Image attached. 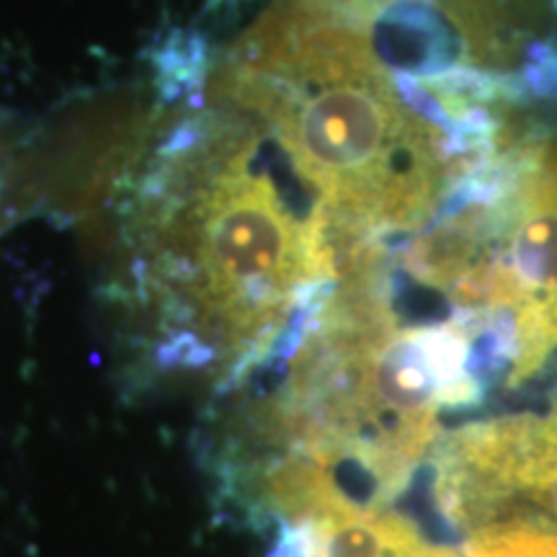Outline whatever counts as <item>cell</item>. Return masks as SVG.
Listing matches in <instances>:
<instances>
[{
    "mask_svg": "<svg viewBox=\"0 0 557 557\" xmlns=\"http://www.w3.org/2000/svg\"><path fill=\"white\" fill-rule=\"evenodd\" d=\"M282 557H457L382 508L331 500L284 524Z\"/></svg>",
    "mask_w": 557,
    "mask_h": 557,
    "instance_id": "cell-4",
    "label": "cell"
},
{
    "mask_svg": "<svg viewBox=\"0 0 557 557\" xmlns=\"http://www.w3.org/2000/svg\"><path fill=\"white\" fill-rule=\"evenodd\" d=\"M214 99L276 139L338 271L429 220L459 173L442 114L398 86L367 21L331 0H276L222 62Z\"/></svg>",
    "mask_w": 557,
    "mask_h": 557,
    "instance_id": "cell-2",
    "label": "cell"
},
{
    "mask_svg": "<svg viewBox=\"0 0 557 557\" xmlns=\"http://www.w3.org/2000/svg\"><path fill=\"white\" fill-rule=\"evenodd\" d=\"M374 3L382 5V3H385V0H374ZM459 3H465V0H447V11H449V9H457Z\"/></svg>",
    "mask_w": 557,
    "mask_h": 557,
    "instance_id": "cell-5",
    "label": "cell"
},
{
    "mask_svg": "<svg viewBox=\"0 0 557 557\" xmlns=\"http://www.w3.org/2000/svg\"><path fill=\"white\" fill-rule=\"evenodd\" d=\"M504 222L508 238L498 267L519 382L557 348V143L529 145L513 158Z\"/></svg>",
    "mask_w": 557,
    "mask_h": 557,
    "instance_id": "cell-3",
    "label": "cell"
},
{
    "mask_svg": "<svg viewBox=\"0 0 557 557\" xmlns=\"http://www.w3.org/2000/svg\"><path fill=\"white\" fill-rule=\"evenodd\" d=\"M218 101L158 145L132 214V276L165 354L240 372L338 282L318 214L263 160L267 135Z\"/></svg>",
    "mask_w": 557,
    "mask_h": 557,
    "instance_id": "cell-1",
    "label": "cell"
}]
</instances>
